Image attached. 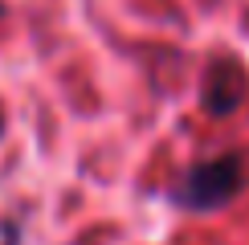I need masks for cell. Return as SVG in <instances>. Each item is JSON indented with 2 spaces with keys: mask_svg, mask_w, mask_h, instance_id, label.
Returning a JSON list of instances; mask_svg holds the SVG:
<instances>
[{
  "mask_svg": "<svg viewBox=\"0 0 249 245\" xmlns=\"http://www.w3.org/2000/svg\"><path fill=\"white\" fill-rule=\"evenodd\" d=\"M0 131H4V115H0Z\"/></svg>",
  "mask_w": 249,
  "mask_h": 245,
  "instance_id": "cell-3",
  "label": "cell"
},
{
  "mask_svg": "<svg viewBox=\"0 0 249 245\" xmlns=\"http://www.w3.org/2000/svg\"><path fill=\"white\" fill-rule=\"evenodd\" d=\"M245 98V70L237 66L233 57H216L209 61V70H204V110L216 119H225V115H233L237 110V102Z\"/></svg>",
  "mask_w": 249,
  "mask_h": 245,
  "instance_id": "cell-2",
  "label": "cell"
},
{
  "mask_svg": "<svg viewBox=\"0 0 249 245\" xmlns=\"http://www.w3.org/2000/svg\"><path fill=\"white\" fill-rule=\"evenodd\" d=\"M245 184V163L241 156H221V159H204L192 163L180 180L168 188V196L188 212H213L225 209Z\"/></svg>",
  "mask_w": 249,
  "mask_h": 245,
  "instance_id": "cell-1",
  "label": "cell"
},
{
  "mask_svg": "<svg viewBox=\"0 0 249 245\" xmlns=\"http://www.w3.org/2000/svg\"><path fill=\"white\" fill-rule=\"evenodd\" d=\"M0 13H4V4H0Z\"/></svg>",
  "mask_w": 249,
  "mask_h": 245,
  "instance_id": "cell-4",
  "label": "cell"
}]
</instances>
